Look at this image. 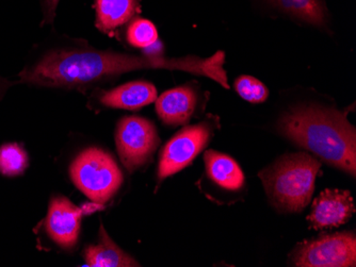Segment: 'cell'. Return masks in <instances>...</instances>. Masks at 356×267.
Masks as SVG:
<instances>
[{
  "mask_svg": "<svg viewBox=\"0 0 356 267\" xmlns=\"http://www.w3.org/2000/svg\"><path fill=\"white\" fill-rule=\"evenodd\" d=\"M83 212L63 196L51 199L44 228L48 236L64 249L75 247Z\"/></svg>",
  "mask_w": 356,
  "mask_h": 267,
  "instance_id": "obj_8",
  "label": "cell"
},
{
  "mask_svg": "<svg viewBox=\"0 0 356 267\" xmlns=\"http://www.w3.org/2000/svg\"><path fill=\"white\" fill-rule=\"evenodd\" d=\"M29 164L27 151L17 143L0 146V174L6 177L21 176Z\"/></svg>",
  "mask_w": 356,
  "mask_h": 267,
  "instance_id": "obj_16",
  "label": "cell"
},
{
  "mask_svg": "<svg viewBox=\"0 0 356 267\" xmlns=\"http://www.w3.org/2000/svg\"><path fill=\"white\" fill-rule=\"evenodd\" d=\"M319 161L307 153L287 155L259 174L270 201L283 212L303 210L314 193Z\"/></svg>",
  "mask_w": 356,
  "mask_h": 267,
  "instance_id": "obj_3",
  "label": "cell"
},
{
  "mask_svg": "<svg viewBox=\"0 0 356 267\" xmlns=\"http://www.w3.org/2000/svg\"><path fill=\"white\" fill-rule=\"evenodd\" d=\"M197 105V95L191 87L170 89L157 99L158 117L167 125H183L189 121Z\"/></svg>",
  "mask_w": 356,
  "mask_h": 267,
  "instance_id": "obj_10",
  "label": "cell"
},
{
  "mask_svg": "<svg viewBox=\"0 0 356 267\" xmlns=\"http://www.w3.org/2000/svg\"><path fill=\"white\" fill-rule=\"evenodd\" d=\"M209 128L205 123L190 126L179 131L163 147L160 155L158 177L160 180L185 169L203 150L209 139Z\"/></svg>",
  "mask_w": 356,
  "mask_h": 267,
  "instance_id": "obj_7",
  "label": "cell"
},
{
  "mask_svg": "<svg viewBox=\"0 0 356 267\" xmlns=\"http://www.w3.org/2000/svg\"><path fill=\"white\" fill-rule=\"evenodd\" d=\"M70 173L76 187L97 203H107L123 182L122 171L111 155L94 147L78 155Z\"/></svg>",
  "mask_w": 356,
  "mask_h": 267,
  "instance_id": "obj_4",
  "label": "cell"
},
{
  "mask_svg": "<svg viewBox=\"0 0 356 267\" xmlns=\"http://www.w3.org/2000/svg\"><path fill=\"white\" fill-rule=\"evenodd\" d=\"M223 51L208 59L168 60L99 51H55L24 69L22 83L48 87H78L127 71L144 69H179L206 76L229 89Z\"/></svg>",
  "mask_w": 356,
  "mask_h": 267,
  "instance_id": "obj_1",
  "label": "cell"
},
{
  "mask_svg": "<svg viewBox=\"0 0 356 267\" xmlns=\"http://www.w3.org/2000/svg\"><path fill=\"white\" fill-rule=\"evenodd\" d=\"M138 0H96L97 27L110 31L127 23L135 15Z\"/></svg>",
  "mask_w": 356,
  "mask_h": 267,
  "instance_id": "obj_14",
  "label": "cell"
},
{
  "mask_svg": "<svg viewBox=\"0 0 356 267\" xmlns=\"http://www.w3.org/2000/svg\"><path fill=\"white\" fill-rule=\"evenodd\" d=\"M156 98L157 91L152 83L134 81L103 94L101 103L106 107L138 110L154 103Z\"/></svg>",
  "mask_w": 356,
  "mask_h": 267,
  "instance_id": "obj_11",
  "label": "cell"
},
{
  "mask_svg": "<svg viewBox=\"0 0 356 267\" xmlns=\"http://www.w3.org/2000/svg\"><path fill=\"white\" fill-rule=\"evenodd\" d=\"M158 33L155 25L147 19H137L127 30V41L139 49H147L157 42Z\"/></svg>",
  "mask_w": 356,
  "mask_h": 267,
  "instance_id": "obj_17",
  "label": "cell"
},
{
  "mask_svg": "<svg viewBox=\"0 0 356 267\" xmlns=\"http://www.w3.org/2000/svg\"><path fill=\"white\" fill-rule=\"evenodd\" d=\"M115 142L124 166L134 171L147 163L159 144V137L149 119L127 117L118 123Z\"/></svg>",
  "mask_w": 356,
  "mask_h": 267,
  "instance_id": "obj_6",
  "label": "cell"
},
{
  "mask_svg": "<svg viewBox=\"0 0 356 267\" xmlns=\"http://www.w3.org/2000/svg\"><path fill=\"white\" fill-rule=\"evenodd\" d=\"M206 171L213 182L229 191H238L245 183V175L237 163L223 153L206 151L204 155Z\"/></svg>",
  "mask_w": 356,
  "mask_h": 267,
  "instance_id": "obj_13",
  "label": "cell"
},
{
  "mask_svg": "<svg viewBox=\"0 0 356 267\" xmlns=\"http://www.w3.org/2000/svg\"><path fill=\"white\" fill-rule=\"evenodd\" d=\"M274 5L296 19L312 25L325 23V9L321 0H271Z\"/></svg>",
  "mask_w": 356,
  "mask_h": 267,
  "instance_id": "obj_15",
  "label": "cell"
},
{
  "mask_svg": "<svg viewBox=\"0 0 356 267\" xmlns=\"http://www.w3.org/2000/svg\"><path fill=\"white\" fill-rule=\"evenodd\" d=\"M235 89L242 98L252 103H264L269 95L267 87L251 76L238 78L235 83Z\"/></svg>",
  "mask_w": 356,
  "mask_h": 267,
  "instance_id": "obj_18",
  "label": "cell"
},
{
  "mask_svg": "<svg viewBox=\"0 0 356 267\" xmlns=\"http://www.w3.org/2000/svg\"><path fill=\"white\" fill-rule=\"evenodd\" d=\"M59 1L60 0H43L44 14H45L46 21H53Z\"/></svg>",
  "mask_w": 356,
  "mask_h": 267,
  "instance_id": "obj_19",
  "label": "cell"
},
{
  "mask_svg": "<svg viewBox=\"0 0 356 267\" xmlns=\"http://www.w3.org/2000/svg\"><path fill=\"white\" fill-rule=\"evenodd\" d=\"M87 266L91 267H131L139 266L137 262L125 254L108 236L103 225L99 231V243L91 245L85 250Z\"/></svg>",
  "mask_w": 356,
  "mask_h": 267,
  "instance_id": "obj_12",
  "label": "cell"
},
{
  "mask_svg": "<svg viewBox=\"0 0 356 267\" xmlns=\"http://www.w3.org/2000/svg\"><path fill=\"white\" fill-rule=\"evenodd\" d=\"M279 128L290 141L355 176V128L343 113L314 105L300 107L282 117Z\"/></svg>",
  "mask_w": 356,
  "mask_h": 267,
  "instance_id": "obj_2",
  "label": "cell"
},
{
  "mask_svg": "<svg viewBox=\"0 0 356 267\" xmlns=\"http://www.w3.org/2000/svg\"><path fill=\"white\" fill-rule=\"evenodd\" d=\"M354 212L349 191L325 190L314 201L309 221L315 229L333 228L348 222Z\"/></svg>",
  "mask_w": 356,
  "mask_h": 267,
  "instance_id": "obj_9",
  "label": "cell"
},
{
  "mask_svg": "<svg viewBox=\"0 0 356 267\" xmlns=\"http://www.w3.org/2000/svg\"><path fill=\"white\" fill-rule=\"evenodd\" d=\"M291 261L301 267H349L356 265V239L354 233L323 235L304 241L291 254Z\"/></svg>",
  "mask_w": 356,
  "mask_h": 267,
  "instance_id": "obj_5",
  "label": "cell"
}]
</instances>
